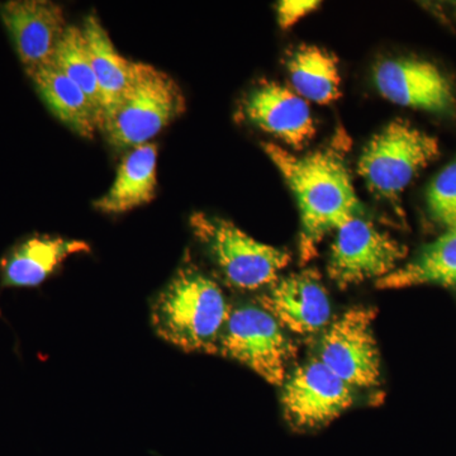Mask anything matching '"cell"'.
Masks as SVG:
<instances>
[{
    "label": "cell",
    "mask_w": 456,
    "mask_h": 456,
    "mask_svg": "<svg viewBox=\"0 0 456 456\" xmlns=\"http://www.w3.org/2000/svg\"><path fill=\"white\" fill-rule=\"evenodd\" d=\"M456 285V227L449 228L422 248L415 259L377 281L380 289H401L419 285Z\"/></svg>",
    "instance_id": "ac0fdd59"
},
{
    "label": "cell",
    "mask_w": 456,
    "mask_h": 456,
    "mask_svg": "<svg viewBox=\"0 0 456 456\" xmlns=\"http://www.w3.org/2000/svg\"><path fill=\"white\" fill-rule=\"evenodd\" d=\"M191 227L227 283L237 289L272 285L292 260L288 251L257 241L224 218L197 212Z\"/></svg>",
    "instance_id": "277c9868"
},
{
    "label": "cell",
    "mask_w": 456,
    "mask_h": 456,
    "mask_svg": "<svg viewBox=\"0 0 456 456\" xmlns=\"http://www.w3.org/2000/svg\"><path fill=\"white\" fill-rule=\"evenodd\" d=\"M320 5L317 0H283L278 4V22L287 29L296 25L301 18L307 16Z\"/></svg>",
    "instance_id": "7402d4cb"
},
{
    "label": "cell",
    "mask_w": 456,
    "mask_h": 456,
    "mask_svg": "<svg viewBox=\"0 0 456 456\" xmlns=\"http://www.w3.org/2000/svg\"><path fill=\"white\" fill-rule=\"evenodd\" d=\"M374 317L369 308L346 312L327 329L318 349L321 362L354 389L373 388L382 377Z\"/></svg>",
    "instance_id": "ba28073f"
},
{
    "label": "cell",
    "mask_w": 456,
    "mask_h": 456,
    "mask_svg": "<svg viewBox=\"0 0 456 456\" xmlns=\"http://www.w3.org/2000/svg\"><path fill=\"white\" fill-rule=\"evenodd\" d=\"M355 389L332 373L320 359L299 365L283 383L285 419L297 430H314L353 406Z\"/></svg>",
    "instance_id": "9c48e42d"
},
{
    "label": "cell",
    "mask_w": 456,
    "mask_h": 456,
    "mask_svg": "<svg viewBox=\"0 0 456 456\" xmlns=\"http://www.w3.org/2000/svg\"><path fill=\"white\" fill-rule=\"evenodd\" d=\"M158 146L149 142L130 150L117 170L110 191L95 200V209L107 215H121L149 204L158 188Z\"/></svg>",
    "instance_id": "2e32d148"
},
{
    "label": "cell",
    "mask_w": 456,
    "mask_h": 456,
    "mask_svg": "<svg viewBox=\"0 0 456 456\" xmlns=\"http://www.w3.org/2000/svg\"><path fill=\"white\" fill-rule=\"evenodd\" d=\"M297 94L317 104H330L341 95L338 59L317 46H302L288 60Z\"/></svg>",
    "instance_id": "d6986e66"
},
{
    "label": "cell",
    "mask_w": 456,
    "mask_h": 456,
    "mask_svg": "<svg viewBox=\"0 0 456 456\" xmlns=\"http://www.w3.org/2000/svg\"><path fill=\"white\" fill-rule=\"evenodd\" d=\"M79 240L60 236H33L14 246L0 263L2 284L9 288H33L44 283L69 256L89 253Z\"/></svg>",
    "instance_id": "5bb4252c"
},
{
    "label": "cell",
    "mask_w": 456,
    "mask_h": 456,
    "mask_svg": "<svg viewBox=\"0 0 456 456\" xmlns=\"http://www.w3.org/2000/svg\"><path fill=\"white\" fill-rule=\"evenodd\" d=\"M80 27L86 37L90 62L101 89L106 121L107 117L121 103L126 92L130 88L134 61L126 59L117 51L107 29L95 14L86 16L83 26Z\"/></svg>",
    "instance_id": "e0dca14e"
},
{
    "label": "cell",
    "mask_w": 456,
    "mask_h": 456,
    "mask_svg": "<svg viewBox=\"0 0 456 456\" xmlns=\"http://www.w3.org/2000/svg\"><path fill=\"white\" fill-rule=\"evenodd\" d=\"M374 82L380 94L398 106L439 114L456 113L454 86L431 62L384 60L375 66Z\"/></svg>",
    "instance_id": "30bf717a"
},
{
    "label": "cell",
    "mask_w": 456,
    "mask_h": 456,
    "mask_svg": "<svg viewBox=\"0 0 456 456\" xmlns=\"http://www.w3.org/2000/svg\"><path fill=\"white\" fill-rule=\"evenodd\" d=\"M439 155L436 137L404 119H395L369 141L358 171L371 193L397 200L417 174Z\"/></svg>",
    "instance_id": "5b68a950"
},
{
    "label": "cell",
    "mask_w": 456,
    "mask_h": 456,
    "mask_svg": "<svg viewBox=\"0 0 456 456\" xmlns=\"http://www.w3.org/2000/svg\"><path fill=\"white\" fill-rule=\"evenodd\" d=\"M294 351L278 321L254 305L231 308L217 347L222 356L245 365L274 386H283L287 379Z\"/></svg>",
    "instance_id": "8992f818"
},
{
    "label": "cell",
    "mask_w": 456,
    "mask_h": 456,
    "mask_svg": "<svg viewBox=\"0 0 456 456\" xmlns=\"http://www.w3.org/2000/svg\"><path fill=\"white\" fill-rule=\"evenodd\" d=\"M47 108L66 127L84 139L103 128V117L79 86L51 62L27 73Z\"/></svg>",
    "instance_id": "9a60e30c"
},
{
    "label": "cell",
    "mask_w": 456,
    "mask_h": 456,
    "mask_svg": "<svg viewBox=\"0 0 456 456\" xmlns=\"http://www.w3.org/2000/svg\"><path fill=\"white\" fill-rule=\"evenodd\" d=\"M53 64L86 93V97L103 117L104 123L103 99L90 62L82 27L68 26L57 46Z\"/></svg>",
    "instance_id": "ffe728a7"
},
{
    "label": "cell",
    "mask_w": 456,
    "mask_h": 456,
    "mask_svg": "<svg viewBox=\"0 0 456 456\" xmlns=\"http://www.w3.org/2000/svg\"><path fill=\"white\" fill-rule=\"evenodd\" d=\"M184 110L183 90L169 74L145 62H134L130 88L107 117L102 131L117 149H134L151 142Z\"/></svg>",
    "instance_id": "3957f363"
},
{
    "label": "cell",
    "mask_w": 456,
    "mask_h": 456,
    "mask_svg": "<svg viewBox=\"0 0 456 456\" xmlns=\"http://www.w3.org/2000/svg\"><path fill=\"white\" fill-rule=\"evenodd\" d=\"M407 248L371 222L356 217L338 228L327 273L341 289L369 279H382L397 269Z\"/></svg>",
    "instance_id": "52a82bcc"
},
{
    "label": "cell",
    "mask_w": 456,
    "mask_h": 456,
    "mask_svg": "<svg viewBox=\"0 0 456 456\" xmlns=\"http://www.w3.org/2000/svg\"><path fill=\"white\" fill-rule=\"evenodd\" d=\"M0 18L27 73L53 61L69 26L61 5L49 0H9Z\"/></svg>",
    "instance_id": "8fae6325"
},
{
    "label": "cell",
    "mask_w": 456,
    "mask_h": 456,
    "mask_svg": "<svg viewBox=\"0 0 456 456\" xmlns=\"http://www.w3.org/2000/svg\"><path fill=\"white\" fill-rule=\"evenodd\" d=\"M432 220L449 230L456 227V159L435 176L426 193Z\"/></svg>",
    "instance_id": "44dd1931"
},
{
    "label": "cell",
    "mask_w": 456,
    "mask_h": 456,
    "mask_svg": "<svg viewBox=\"0 0 456 456\" xmlns=\"http://www.w3.org/2000/svg\"><path fill=\"white\" fill-rule=\"evenodd\" d=\"M242 110L248 122L296 150L316 134L307 101L277 82H263L251 90Z\"/></svg>",
    "instance_id": "4fadbf2b"
},
{
    "label": "cell",
    "mask_w": 456,
    "mask_h": 456,
    "mask_svg": "<svg viewBox=\"0 0 456 456\" xmlns=\"http://www.w3.org/2000/svg\"><path fill=\"white\" fill-rule=\"evenodd\" d=\"M260 307L297 335H314L329 325L331 302L317 270L279 278L260 297Z\"/></svg>",
    "instance_id": "7c38bea8"
},
{
    "label": "cell",
    "mask_w": 456,
    "mask_h": 456,
    "mask_svg": "<svg viewBox=\"0 0 456 456\" xmlns=\"http://www.w3.org/2000/svg\"><path fill=\"white\" fill-rule=\"evenodd\" d=\"M231 307L220 285L196 266H183L152 303L159 338L187 353H217Z\"/></svg>",
    "instance_id": "7a4b0ae2"
},
{
    "label": "cell",
    "mask_w": 456,
    "mask_h": 456,
    "mask_svg": "<svg viewBox=\"0 0 456 456\" xmlns=\"http://www.w3.org/2000/svg\"><path fill=\"white\" fill-rule=\"evenodd\" d=\"M263 149L298 204L299 260L301 265H305L316 256L318 245L327 233L359 217L362 203L349 169L332 150L297 156L275 143H263Z\"/></svg>",
    "instance_id": "6da1fadb"
}]
</instances>
